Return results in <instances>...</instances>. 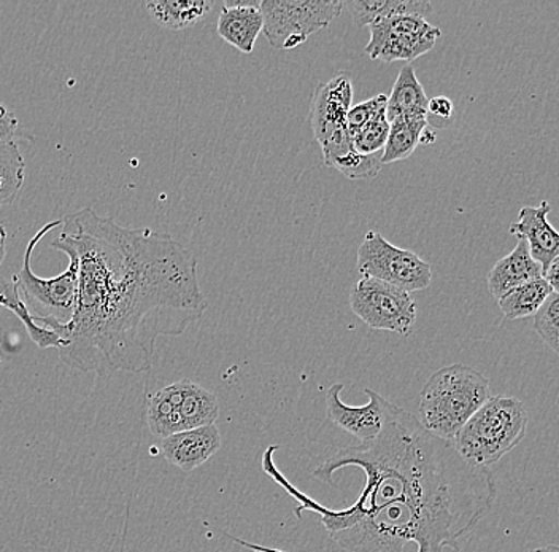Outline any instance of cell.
<instances>
[{
  "label": "cell",
  "mask_w": 559,
  "mask_h": 552,
  "mask_svg": "<svg viewBox=\"0 0 559 552\" xmlns=\"http://www.w3.org/2000/svg\"><path fill=\"white\" fill-rule=\"evenodd\" d=\"M383 427L373 442L338 449L314 468L317 480L332 484L335 471L355 467L366 474L358 498L347 508L331 509L304 494L278 470L269 446L262 470L277 482L302 513L320 516L324 530L349 552L460 551V540L489 515L496 482L489 468L467 463L452 442L423 428L418 418L382 400Z\"/></svg>",
  "instance_id": "cell-1"
},
{
  "label": "cell",
  "mask_w": 559,
  "mask_h": 552,
  "mask_svg": "<svg viewBox=\"0 0 559 552\" xmlns=\"http://www.w3.org/2000/svg\"><path fill=\"white\" fill-rule=\"evenodd\" d=\"M55 240L79 257L75 310L69 324H37L61 338L59 359L70 368L99 377L148 372L157 339L180 337L207 309L198 258L170 234L85 208L62 216Z\"/></svg>",
  "instance_id": "cell-2"
},
{
  "label": "cell",
  "mask_w": 559,
  "mask_h": 552,
  "mask_svg": "<svg viewBox=\"0 0 559 552\" xmlns=\"http://www.w3.org/2000/svg\"><path fill=\"white\" fill-rule=\"evenodd\" d=\"M491 398L487 377L466 365H450L429 377L421 390L418 421L437 438L453 442Z\"/></svg>",
  "instance_id": "cell-3"
},
{
  "label": "cell",
  "mask_w": 559,
  "mask_h": 552,
  "mask_svg": "<svg viewBox=\"0 0 559 552\" xmlns=\"http://www.w3.org/2000/svg\"><path fill=\"white\" fill-rule=\"evenodd\" d=\"M527 424L530 414L523 401L496 395L472 415L452 443L467 463L489 468L523 442Z\"/></svg>",
  "instance_id": "cell-4"
},
{
  "label": "cell",
  "mask_w": 559,
  "mask_h": 552,
  "mask_svg": "<svg viewBox=\"0 0 559 552\" xmlns=\"http://www.w3.org/2000/svg\"><path fill=\"white\" fill-rule=\"evenodd\" d=\"M59 226H62V219L52 220L35 233L33 239L27 244L23 267L15 278L17 286H20L21 300L26 304L27 310L35 321L51 320L55 324L64 325L72 320L73 310H75L80 275L79 257L70 247L52 240L51 249L64 251L68 255V269L50 279L38 278L33 269L35 247L48 233Z\"/></svg>",
  "instance_id": "cell-5"
},
{
  "label": "cell",
  "mask_w": 559,
  "mask_h": 552,
  "mask_svg": "<svg viewBox=\"0 0 559 552\" xmlns=\"http://www.w3.org/2000/svg\"><path fill=\"white\" fill-rule=\"evenodd\" d=\"M219 415L218 398L191 379L178 380L150 395L146 424L156 438L213 425Z\"/></svg>",
  "instance_id": "cell-6"
},
{
  "label": "cell",
  "mask_w": 559,
  "mask_h": 552,
  "mask_svg": "<svg viewBox=\"0 0 559 552\" xmlns=\"http://www.w3.org/2000/svg\"><path fill=\"white\" fill-rule=\"evenodd\" d=\"M341 0H262L264 33L275 50H293L341 16Z\"/></svg>",
  "instance_id": "cell-7"
},
{
  "label": "cell",
  "mask_w": 559,
  "mask_h": 552,
  "mask_svg": "<svg viewBox=\"0 0 559 552\" xmlns=\"http://www.w3.org/2000/svg\"><path fill=\"white\" fill-rule=\"evenodd\" d=\"M349 309L372 330L408 337L417 321V306L411 293L379 279L362 278L353 285Z\"/></svg>",
  "instance_id": "cell-8"
},
{
  "label": "cell",
  "mask_w": 559,
  "mask_h": 552,
  "mask_svg": "<svg viewBox=\"0 0 559 552\" xmlns=\"http://www.w3.org/2000/svg\"><path fill=\"white\" fill-rule=\"evenodd\" d=\"M362 278L379 279L412 293L431 285L432 269L415 251L401 249L379 232H369L358 249Z\"/></svg>",
  "instance_id": "cell-9"
},
{
  "label": "cell",
  "mask_w": 559,
  "mask_h": 552,
  "mask_svg": "<svg viewBox=\"0 0 559 552\" xmlns=\"http://www.w3.org/2000/svg\"><path fill=\"white\" fill-rule=\"evenodd\" d=\"M440 36L442 31L423 16H394L370 26V40L365 51L373 61L412 64L419 56L429 54Z\"/></svg>",
  "instance_id": "cell-10"
},
{
  "label": "cell",
  "mask_w": 559,
  "mask_h": 552,
  "mask_svg": "<svg viewBox=\"0 0 559 552\" xmlns=\"http://www.w3.org/2000/svg\"><path fill=\"white\" fill-rule=\"evenodd\" d=\"M353 103V82L347 72H338L320 83L310 103V126L318 143L347 128V114Z\"/></svg>",
  "instance_id": "cell-11"
},
{
  "label": "cell",
  "mask_w": 559,
  "mask_h": 552,
  "mask_svg": "<svg viewBox=\"0 0 559 552\" xmlns=\"http://www.w3.org/2000/svg\"><path fill=\"white\" fill-rule=\"evenodd\" d=\"M342 390H344V384H334L328 390V419L335 427L358 438L361 445L373 442L383 427L382 395L366 389L369 403L365 407H348L342 401Z\"/></svg>",
  "instance_id": "cell-12"
},
{
  "label": "cell",
  "mask_w": 559,
  "mask_h": 552,
  "mask_svg": "<svg viewBox=\"0 0 559 552\" xmlns=\"http://www.w3.org/2000/svg\"><path fill=\"white\" fill-rule=\"evenodd\" d=\"M222 445V433L213 424L167 436L160 439L159 449L167 462L190 473L212 459Z\"/></svg>",
  "instance_id": "cell-13"
},
{
  "label": "cell",
  "mask_w": 559,
  "mask_h": 552,
  "mask_svg": "<svg viewBox=\"0 0 559 552\" xmlns=\"http://www.w3.org/2000/svg\"><path fill=\"white\" fill-rule=\"evenodd\" d=\"M550 212L548 201H542L536 208L526 205L520 211L519 222L510 225V234L526 240L531 257L540 265L544 272L559 257V232L548 222Z\"/></svg>",
  "instance_id": "cell-14"
},
{
  "label": "cell",
  "mask_w": 559,
  "mask_h": 552,
  "mask_svg": "<svg viewBox=\"0 0 559 552\" xmlns=\"http://www.w3.org/2000/svg\"><path fill=\"white\" fill-rule=\"evenodd\" d=\"M262 30H264V16L261 12V2L226 0L222 3L218 34L237 50L245 55L253 54L254 44Z\"/></svg>",
  "instance_id": "cell-15"
},
{
  "label": "cell",
  "mask_w": 559,
  "mask_h": 552,
  "mask_svg": "<svg viewBox=\"0 0 559 552\" xmlns=\"http://www.w3.org/2000/svg\"><path fill=\"white\" fill-rule=\"evenodd\" d=\"M324 164L348 178V180H366L376 178L382 169V155H361L353 145L348 129L334 132L330 139L320 143Z\"/></svg>",
  "instance_id": "cell-16"
},
{
  "label": "cell",
  "mask_w": 559,
  "mask_h": 552,
  "mask_svg": "<svg viewBox=\"0 0 559 552\" xmlns=\"http://www.w3.org/2000/svg\"><path fill=\"white\" fill-rule=\"evenodd\" d=\"M539 278H544V269L531 257L526 240L519 239L515 249L489 271V293L499 302L510 290Z\"/></svg>",
  "instance_id": "cell-17"
},
{
  "label": "cell",
  "mask_w": 559,
  "mask_h": 552,
  "mask_svg": "<svg viewBox=\"0 0 559 552\" xmlns=\"http://www.w3.org/2000/svg\"><path fill=\"white\" fill-rule=\"evenodd\" d=\"M428 96L419 83L414 66H402L393 91L388 96V121L391 124L400 118H428Z\"/></svg>",
  "instance_id": "cell-18"
},
{
  "label": "cell",
  "mask_w": 559,
  "mask_h": 552,
  "mask_svg": "<svg viewBox=\"0 0 559 552\" xmlns=\"http://www.w3.org/2000/svg\"><path fill=\"white\" fill-rule=\"evenodd\" d=\"M218 3L212 0H155L146 3L152 19L170 31L190 30L212 15Z\"/></svg>",
  "instance_id": "cell-19"
},
{
  "label": "cell",
  "mask_w": 559,
  "mask_h": 552,
  "mask_svg": "<svg viewBox=\"0 0 559 552\" xmlns=\"http://www.w3.org/2000/svg\"><path fill=\"white\" fill-rule=\"evenodd\" d=\"M0 307H5L10 313L15 314L21 324L26 327L29 338L38 349H59L61 348V338L55 331L40 327L34 317L27 310L26 304L21 300L20 286H17L16 278L5 281L0 279Z\"/></svg>",
  "instance_id": "cell-20"
},
{
  "label": "cell",
  "mask_w": 559,
  "mask_h": 552,
  "mask_svg": "<svg viewBox=\"0 0 559 552\" xmlns=\"http://www.w3.org/2000/svg\"><path fill=\"white\" fill-rule=\"evenodd\" d=\"M554 293L547 279L539 278L510 290L499 300V307L509 320L526 319L539 313L548 296Z\"/></svg>",
  "instance_id": "cell-21"
},
{
  "label": "cell",
  "mask_w": 559,
  "mask_h": 552,
  "mask_svg": "<svg viewBox=\"0 0 559 552\" xmlns=\"http://www.w3.org/2000/svg\"><path fill=\"white\" fill-rule=\"evenodd\" d=\"M390 125V136L382 155L383 166L411 158L419 145L423 131L429 126L428 118H400Z\"/></svg>",
  "instance_id": "cell-22"
},
{
  "label": "cell",
  "mask_w": 559,
  "mask_h": 552,
  "mask_svg": "<svg viewBox=\"0 0 559 552\" xmlns=\"http://www.w3.org/2000/svg\"><path fill=\"white\" fill-rule=\"evenodd\" d=\"M26 163L16 143L0 145V208L12 204L23 188Z\"/></svg>",
  "instance_id": "cell-23"
},
{
  "label": "cell",
  "mask_w": 559,
  "mask_h": 552,
  "mask_svg": "<svg viewBox=\"0 0 559 552\" xmlns=\"http://www.w3.org/2000/svg\"><path fill=\"white\" fill-rule=\"evenodd\" d=\"M390 128L391 125L388 121L386 111H384V114L370 121L366 128H362L353 138V145H355L356 152L361 153V155H379V153H383L388 136H390Z\"/></svg>",
  "instance_id": "cell-24"
},
{
  "label": "cell",
  "mask_w": 559,
  "mask_h": 552,
  "mask_svg": "<svg viewBox=\"0 0 559 552\" xmlns=\"http://www.w3.org/2000/svg\"><path fill=\"white\" fill-rule=\"evenodd\" d=\"M534 328L545 344L559 355V293H551L534 316Z\"/></svg>",
  "instance_id": "cell-25"
},
{
  "label": "cell",
  "mask_w": 559,
  "mask_h": 552,
  "mask_svg": "<svg viewBox=\"0 0 559 552\" xmlns=\"http://www.w3.org/2000/svg\"><path fill=\"white\" fill-rule=\"evenodd\" d=\"M386 94H377L372 99H367L358 106L352 107L347 114V129L349 136L355 138L362 128H366L370 121L376 120L379 115L386 111Z\"/></svg>",
  "instance_id": "cell-26"
},
{
  "label": "cell",
  "mask_w": 559,
  "mask_h": 552,
  "mask_svg": "<svg viewBox=\"0 0 559 552\" xmlns=\"http://www.w3.org/2000/svg\"><path fill=\"white\" fill-rule=\"evenodd\" d=\"M17 120L15 115L0 103V145L15 143Z\"/></svg>",
  "instance_id": "cell-27"
},
{
  "label": "cell",
  "mask_w": 559,
  "mask_h": 552,
  "mask_svg": "<svg viewBox=\"0 0 559 552\" xmlns=\"http://www.w3.org/2000/svg\"><path fill=\"white\" fill-rule=\"evenodd\" d=\"M453 103L452 99L445 96H436L429 99L428 103V120L431 117L437 120L449 121L453 115Z\"/></svg>",
  "instance_id": "cell-28"
},
{
  "label": "cell",
  "mask_w": 559,
  "mask_h": 552,
  "mask_svg": "<svg viewBox=\"0 0 559 552\" xmlns=\"http://www.w3.org/2000/svg\"><path fill=\"white\" fill-rule=\"evenodd\" d=\"M544 278L547 279L554 293H559V257L551 261L550 267L544 272Z\"/></svg>",
  "instance_id": "cell-29"
},
{
  "label": "cell",
  "mask_w": 559,
  "mask_h": 552,
  "mask_svg": "<svg viewBox=\"0 0 559 552\" xmlns=\"http://www.w3.org/2000/svg\"><path fill=\"white\" fill-rule=\"evenodd\" d=\"M236 543L242 544L243 548H247V550L253 551V552H285L275 550V548H265V547H258V544H251L247 543V541L239 540V538H233Z\"/></svg>",
  "instance_id": "cell-30"
},
{
  "label": "cell",
  "mask_w": 559,
  "mask_h": 552,
  "mask_svg": "<svg viewBox=\"0 0 559 552\" xmlns=\"http://www.w3.org/2000/svg\"><path fill=\"white\" fill-rule=\"evenodd\" d=\"M436 142V132L432 131L431 126L423 131L421 138H419V145H431Z\"/></svg>",
  "instance_id": "cell-31"
},
{
  "label": "cell",
  "mask_w": 559,
  "mask_h": 552,
  "mask_svg": "<svg viewBox=\"0 0 559 552\" xmlns=\"http://www.w3.org/2000/svg\"><path fill=\"white\" fill-rule=\"evenodd\" d=\"M7 255V232L5 226L0 223V265L5 260Z\"/></svg>",
  "instance_id": "cell-32"
},
{
  "label": "cell",
  "mask_w": 559,
  "mask_h": 552,
  "mask_svg": "<svg viewBox=\"0 0 559 552\" xmlns=\"http://www.w3.org/2000/svg\"><path fill=\"white\" fill-rule=\"evenodd\" d=\"M530 552H559L557 544H547V547L533 548Z\"/></svg>",
  "instance_id": "cell-33"
}]
</instances>
